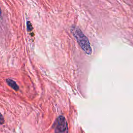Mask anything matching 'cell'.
<instances>
[{
	"label": "cell",
	"instance_id": "cell-1",
	"mask_svg": "<svg viewBox=\"0 0 133 133\" xmlns=\"http://www.w3.org/2000/svg\"><path fill=\"white\" fill-rule=\"evenodd\" d=\"M71 31L82 50L86 54L88 55H91L92 53V49L90 42L82 30L78 27L73 25L72 26Z\"/></svg>",
	"mask_w": 133,
	"mask_h": 133
},
{
	"label": "cell",
	"instance_id": "cell-2",
	"mask_svg": "<svg viewBox=\"0 0 133 133\" xmlns=\"http://www.w3.org/2000/svg\"><path fill=\"white\" fill-rule=\"evenodd\" d=\"M53 128L55 133H69L68 123L63 116H59L56 118L54 123Z\"/></svg>",
	"mask_w": 133,
	"mask_h": 133
},
{
	"label": "cell",
	"instance_id": "cell-3",
	"mask_svg": "<svg viewBox=\"0 0 133 133\" xmlns=\"http://www.w3.org/2000/svg\"><path fill=\"white\" fill-rule=\"evenodd\" d=\"M6 82L7 83V84L10 86L13 89H14L16 91H17L18 90L19 87V86L17 85V84H16V83L12 79H6Z\"/></svg>",
	"mask_w": 133,
	"mask_h": 133
},
{
	"label": "cell",
	"instance_id": "cell-4",
	"mask_svg": "<svg viewBox=\"0 0 133 133\" xmlns=\"http://www.w3.org/2000/svg\"><path fill=\"white\" fill-rule=\"evenodd\" d=\"M26 28H27V30L29 32L31 31L32 30V29H33L32 25L31 23L29 21H28L27 22H26Z\"/></svg>",
	"mask_w": 133,
	"mask_h": 133
},
{
	"label": "cell",
	"instance_id": "cell-5",
	"mask_svg": "<svg viewBox=\"0 0 133 133\" xmlns=\"http://www.w3.org/2000/svg\"><path fill=\"white\" fill-rule=\"evenodd\" d=\"M4 123V119L2 114L0 113V124H2Z\"/></svg>",
	"mask_w": 133,
	"mask_h": 133
},
{
	"label": "cell",
	"instance_id": "cell-6",
	"mask_svg": "<svg viewBox=\"0 0 133 133\" xmlns=\"http://www.w3.org/2000/svg\"><path fill=\"white\" fill-rule=\"evenodd\" d=\"M1 15H2V10H1V9L0 8V16H1Z\"/></svg>",
	"mask_w": 133,
	"mask_h": 133
}]
</instances>
